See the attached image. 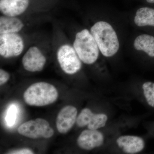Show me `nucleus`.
<instances>
[{
    "label": "nucleus",
    "mask_w": 154,
    "mask_h": 154,
    "mask_svg": "<svg viewBox=\"0 0 154 154\" xmlns=\"http://www.w3.org/2000/svg\"><path fill=\"white\" fill-rule=\"evenodd\" d=\"M78 110L74 106L67 105L63 107L58 114L56 119V127L61 134L68 132L76 123Z\"/></svg>",
    "instance_id": "10"
},
{
    "label": "nucleus",
    "mask_w": 154,
    "mask_h": 154,
    "mask_svg": "<svg viewBox=\"0 0 154 154\" xmlns=\"http://www.w3.org/2000/svg\"><path fill=\"white\" fill-rule=\"evenodd\" d=\"M8 154H34L31 150L29 149H21L14 150L9 152Z\"/></svg>",
    "instance_id": "19"
},
{
    "label": "nucleus",
    "mask_w": 154,
    "mask_h": 154,
    "mask_svg": "<svg viewBox=\"0 0 154 154\" xmlns=\"http://www.w3.org/2000/svg\"><path fill=\"white\" fill-rule=\"evenodd\" d=\"M108 116L105 113H95L89 108H85L77 116L76 124L79 128L88 127V129L98 130L104 127Z\"/></svg>",
    "instance_id": "7"
},
{
    "label": "nucleus",
    "mask_w": 154,
    "mask_h": 154,
    "mask_svg": "<svg viewBox=\"0 0 154 154\" xmlns=\"http://www.w3.org/2000/svg\"><path fill=\"white\" fill-rule=\"evenodd\" d=\"M57 90L48 83L39 82L31 85L23 95L24 101L30 106L42 107L50 105L57 101Z\"/></svg>",
    "instance_id": "2"
},
{
    "label": "nucleus",
    "mask_w": 154,
    "mask_h": 154,
    "mask_svg": "<svg viewBox=\"0 0 154 154\" xmlns=\"http://www.w3.org/2000/svg\"><path fill=\"white\" fill-rule=\"evenodd\" d=\"M18 132L23 136L32 139L49 138L54 134V130L48 122L41 118L24 122L19 127Z\"/></svg>",
    "instance_id": "5"
},
{
    "label": "nucleus",
    "mask_w": 154,
    "mask_h": 154,
    "mask_svg": "<svg viewBox=\"0 0 154 154\" xmlns=\"http://www.w3.org/2000/svg\"><path fill=\"white\" fill-rule=\"evenodd\" d=\"M143 93L147 105L154 109V82L147 81L142 86Z\"/></svg>",
    "instance_id": "16"
},
{
    "label": "nucleus",
    "mask_w": 154,
    "mask_h": 154,
    "mask_svg": "<svg viewBox=\"0 0 154 154\" xmlns=\"http://www.w3.org/2000/svg\"><path fill=\"white\" fill-rule=\"evenodd\" d=\"M96 40L99 51L106 57L115 55L119 50V40L112 25L105 21L96 22L90 30Z\"/></svg>",
    "instance_id": "1"
},
{
    "label": "nucleus",
    "mask_w": 154,
    "mask_h": 154,
    "mask_svg": "<svg viewBox=\"0 0 154 154\" xmlns=\"http://www.w3.org/2000/svg\"><path fill=\"white\" fill-rule=\"evenodd\" d=\"M24 26V23L18 17L3 15L0 17V34L19 33Z\"/></svg>",
    "instance_id": "13"
},
{
    "label": "nucleus",
    "mask_w": 154,
    "mask_h": 154,
    "mask_svg": "<svg viewBox=\"0 0 154 154\" xmlns=\"http://www.w3.org/2000/svg\"><path fill=\"white\" fill-rule=\"evenodd\" d=\"M17 108L15 105H11L9 107L7 116L6 120L9 126L14 125L16 121L17 117Z\"/></svg>",
    "instance_id": "17"
},
{
    "label": "nucleus",
    "mask_w": 154,
    "mask_h": 154,
    "mask_svg": "<svg viewBox=\"0 0 154 154\" xmlns=\"http://www.w3.org/2000/svg\"><path fill=\"white\" fill-rule=\"evenodd\" d=\"M46 58L40 48L36 46L28 48L22 58L24 68L30 72H40L44 68Z\"/></svg>",
    "instance_id": "8"
},
{
    "label": "nucleus",
    "mask_w": 154,
    "mask_h": 154,
    "mask_svg": "<svg viewBox=\"0 0 154 154\" xmlns=\"http://www.w3.org/2000/svg\"><path fill=\"white\" fill-rule=\"evenodd\" d=\"M148 3H150V4H154V0H146Z\"/></svg>",
    "instance_id": "20"
},
{
    "label": "nucleus",
    "mask_w": 154,
    "mask_h": 154,
    "mask_svg": "<svg viewBox=\"0 0 154 154\" xmlns=\"http://www.w3.org/2000/svg\"><path fill=\"white\" fill-rule=\"evenodd\" d=\"M57 58L61 69L66 74L74 75L82 69V62L70 45L64 44L60 46Z\"/></svg>",
    "instance_id": "4"
},
{
    "label": "nucleus",
    "mask_w": 154,
    "mask_h": 154,
    "mask_svg": "<svg viewBox=\"0 0 154 154\" xmlns=\"http://www.w3.org/2000/svg\"><path fill=\"white\" fill-rule=\"evenodd\" d=\"M30 0H0V11L4 16L17 17L28 9Z\"/></svg>",
    "instance_id": "12"
},
{
    "label": "nucleus",
    "mask_w": 154,
    "mask_h": 154,
    "mask_svg": "<svg viewBox=\"0 0 154 154\" xmlns=\"http://www.w3.org/2000/svg\"><path fill=\"white\" fill-rule=\"evenodd\" d=\"M25 48L22 36L18 33L0 34V55L5 58L21 55Z\"/></svg>",
    "instance_id": "6"
},
{
    "label": "nucleus",
    "mask_w": 154,
    "mask_h": 154,
    "mask_svg": "<svg viewBox=\"0 0 154 154\" xmlns=\"http://www.w3.org/2000/svg\"><path fill=\"white\" fill-rule=\"evenodd\" d=\"M104 135L98 130L83 131L77 138L78 146L85 150H91L101 146L104 142Z\"/></svg>",
    "instance_id": "9"
},
{
    "label": "nucleus",
    "mask_w": 154,
    "mask_h": 154,
    "mask_svg": "<svg viewBox=\"0 0 154 154\" xmlns=\"http://www.w3.org/2000/svg\"><path fill=\"white\" fill-rule=\"evenodd\" d=\"M134 21L138 27H154V9L148 7L138 9Z\"/></svg>",
    "instance_id": "15"
},
{
    "label": "nucleus",
    "mask_w": 154,
    "mask_h": 154,
    "mask_svg": "<svg viewBox=\"0 0 154 154\" xmlns=\"http://www.w3.org/2000/svg\"><path fill=\"white\" fill-rule=\"evenodd\" d=\"M134 49L143 51L150 57L154 58V36L147 34L139 35L134 41Z\"/></svg>",
    "instance_id": "14"
},
{
    "label": "nucleus",
    "mask_w": 154,
    "mask_h": 154,
    "mask_svg": "<svg viewBox=\"0 0 154 154\" xmlns=\"http://www.w3.org/2000/svg\"><path fill=\"white\" fill-rule=\"evenodd\" d=\"M73 47L83 63L93 64L99 58V51L96 40L87 29H84L76 34Z\"/></svg>",
    "instance_id": "3"
},
{
    "label": "nucleus",
    "mask_w": 154,
    "mask_h": 154,
    "mask_svg": "<svg viewBox=\"0 0 154 154\" xmlns=\"http://www.w3.org/2000/svg\"><path fill=\"white\" fill-rule=\"evenodd\" d=\"M10 78V75L8 72L3 69H0V85L1 86L7 83Z\"/></svg>",
    "instance_id": "18"
},
{
    "label": "nucleus",
    "mask_w": 154,
    "mask_h": 154,
    "mask_svg": "<svg viewBox=\"0 0 154 154\" xmlns=\"http://www.w3.org/2000/svg\"><path fill=\"white\" fill-rule=\"evenodd\" d=\"M119 148L126 154H134L142 151L145 147V142L143 138L134 135H123L116 140Z\"/></svg>",
    "instance_id": "11"
}]
</instances>
